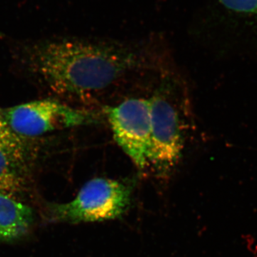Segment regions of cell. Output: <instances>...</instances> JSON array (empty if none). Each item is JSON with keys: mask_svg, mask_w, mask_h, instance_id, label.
<instances>
[{"mask_svg": "<svg viewBox=\"0 0 257 257\" xmlns=\"http://www.w3.org/2000/svg\"><path fill=\"white\" fill-rule=\"evenodd\" d=\"M0 149L30 151L26 138L17 135L9 127L0 108Z\"/></svg>", "mask_w": 257, "mask_h": 257, "instance_id": "obj_8", "label": "cell"}, {"mask_svg": "<svg viewBox=\"0 0 257 257\" xmlns=\"http://www.w3.org/2000/svg\"><path fill=\"white\" fill-rule=\"evenodd\" d=\"M31 208L13 196L0 192V241H12L25 236L31 228Z\"/></svg>", "mask_w": 257, "mask_h": 257, "instance_id": "obj_7", "label": "cell"}, {"mask_svg": "<svg viewBox=\"0 0 257 257\" xmlns=\"http://www.w3.org/2000/svg\"><path fill=\"white\" fill-rule=\"evenodd\" d=\"M104 111L116 143L139 170H146L151 143L150 99H126Z\"/></svg>", "mask_w": 257, "mask_h": 257, "instance_id": "obj_5", "label": "cell"}, {"mask_svg": "<svg viewBox=\"0 0 257 257\" xmlns=\"http://www.w3.org/2000/svg\"><path fill=\"white\" fill-rule=\"evenodd\" d=\"M27 62L52 92L80 100L140 68L145 58L130 47L63 40L32 47Z\"/></svg>", "mask_w": 257, "mask_h": 257, "instance_id": "obj_1", "label": "cell"}, {"mask_svg": "<svg viewBox=\"0 0 257 257\" xmlns=\"http://www.w3.org/2000/svg\"><path fill=\"white\" fill-rule=\"evenodd\" d=\"M219 2L229 11L257 18V0H219Z\"/></svg>", "mask_w": 257, "mask_h": 257, "instance_id": "obj_9", "label": "cell"}, {"mask_svg": "<svg viewBox=\"0 0 257 257\" xmlns=\"http://www.w3.org/2000/svg\"><path fill=\"white\" fill-rule=\"evenodd\" d=\"M13 133L23 138H35L64 128L99 122L92 111L76 109L59 101L44 99L2 109Z\"/></svg>", "mask_w": 257, "mask_h": 257, "instance_id": "obj_4", "label": "cell"}, {"mask_svg": "<svg viewBox=\"0 0 257 257\" xmlns=\"http://www.w3.org/2000/svg\"><path fill=\"white\" fill-rule=\"evenodd\" d=\"M30 151L0 149V192L14 197L28 189L31 179Z\"/></svg>", "mask_w": 257, "mask_h": 257, "instance_id": "obj_6", "label": "cell"}, {"mask_svg": "<svg viewBox=\"0 0 257 257\" xmlns=\"http://www.w3.org/2000/svg\"><path fill=\"white\" fill-rule=\"evenodd\" d=\"M133 191V183L126 180L92 179L71 202L47 204V219L72 224L117 219L131 206Z\"/></svg>", "mask_w": 257, "mask_h": 257, "instance_id": "obj_2", "label": "cell"}, {"mask_svg": "<svg viewBox=\"0 0 257 257\" xmlns=\"http://www.w3.org/2000/svg\"><path fill=\"white\" fill-rule=\"evenodd\" d=\"M167 85L160 88L150 98L151 143L149 167L166 175L173 170L184 148V122L172 101Z\"/></svg>", "mask_w": 257, "mask_h": 257, "instance_id": "obj_3", "label": "cell"}]
</instances>
